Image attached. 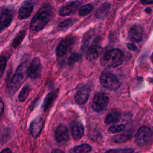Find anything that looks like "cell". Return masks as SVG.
Masks as SVG:
<instances>
[{
  "instance_id": "cell-33",
  "label": "cell",
  "mask_w": 153,
  "mask_h": 153,
  "mask_svg": "<svg viewBox=\"0 0 153 153\" xmlns=\"http://www.w3.org/2000/svg\"><path fill=\"white\" fill-rule=\"evenodd\" d=\"M3 109H4V103L2 102V99L0 97V117L3 112Z\"/></svg>"
},
{
  "instance_id": "cell-3",
  "label": "cell",
  "mask_w": 153,
  "mask_h": 153,
  "mask_svg": "<svg viewBox=\"0 0 153 153\" xmlns=\"http://www.w3.org/2000/svg\"><path fill=\"white\" fill-rule=\"evenodd\" d=\"M82 50L86 58L90 60L96 59L100 52V39L95 35H89L83 39Z\"/></svg>"
},
{
  "instance_id": "cell-4",
  "label": "cell",
  "mask_w": 153,
  "mask_h": 153,
  "mask_svg": "<svg viewBox=\"0 0 153 153\" xmlns=\"http://www.w3.org/2000/svg\"><path fill=\"white\" fill-rule=\"evenodd\" d=\"M123 53L119 49H112L106 51L102 57V63L108 68H115L123 62Z\"/></svg>"
},
{
  "instance_id": "cell-14",
  "label": "cell",
  "mask_w": 153,
  "mask_h": 153,
  "mask_svg": "<svg viewBox=\"0 0 153 153\" xmlns=\"http://www.w3.org/2000/svg\"><path fill=\"white\" fill-rule=\"evenodd\" d=\"M55 139L59 143L66 142L69 140V132L67 127L63 125H59L55 130Z\"/></svg>"
},
{
  "instance_id": "cell-24",
  "label": "cell",
  "mask_w": 153,
  "mask_h": 153,
  "mask_svg": "<svg viewBox=\"0 0 153 153\" xmlns=\"http://www.w3.org/2000/svg\"><path fill=\"white\" fill-rule=\"evenodd\" d=\"M29 91H30V87L27 85L24 86L19 94V96H18L19 100L22 102H24L27 98L29 93Z\"/></svg>"
},
{
  "instance_id": "cell-36",
  "label": "cell",
  "mask_w": 153,
  "mask_h": 153,
  "mask_svg": "<svg viewBox=\"0 0 153 153\" xmlns=\"http://www.w3.org/2000/svg\"><path fill=\"white\" fill-rule=\"evenodd\" d=\"M151 59L152 62L153 63V53L152 54V55H151Z\"/></svg>"
},
{
  "instance_id": "cell-18",
  "label": "cell",
  "mask_w": 153,
  "mask_h": 153,
  "mask_svg": "<svg viewBox=\"0 0 153 153\" xmlns=\"http://www.w3.org/2000/svg\"><path fill=\"white\" fill-rule=\"evenodd\" d=\"M110 9V5L108 2L103 4L100 7L97 9L95 13V16L98 19L104 18L109 13Z\"/></svg>"
},
{
  "instance_id": "cell-5",
  "label": "cell",
  "mask_w": 153,
  "mask_h": 153,
  "mask_svg": "<svg viewBox=\"0 0 153 153\" xmlns=\"http://www.w3.org/2000/svg\"><path fill=\"white\" fill-rule=\"evenodd\" d=\"M100 82L102 86L111 90H117L120 85V82L116 76L108 71L102 72L100 77Z\"/></svg>"
},
{
  "instance_id": "cell-19",
  "label": "cell",
  "mask_w": 153,
  "mask_h": 153,
  "mask_svg": "<svg viewBox=\"0 0 153 153\" xmlns=\"http://www.w3.org/2000/svg\"><path fill=\"white\" fill-rule=\"evenodd\" d=\"M120 117V113L118 111H114L107 114L105 118L106 124H112L117 122Z\"/></svg>"
},
{
  "instance_id": "cell-9",
  "label": "cell",
  "mask_w": 153,
  "mask_h": 153,
  "mask_svg": "<svg viewBox=\"0 0 153 153\" xmlns=\"http://www.w3.org/2000/svg\"><path fill=\"white\" fill-rule=\"evenodd\" d=\"M75 42V38L73 36H68L62 41L56 48V53L59 57L63 56Z\"/></svg>"
},
{
  "instance_id": "cell-35",
  "label": "cell",
  "mask_w": 153,
  "mask_h": 153,
  "mask_svg": "<svg viewBox=\"0 0 153 153\" xmlns=\"http://www.w3.org/2000/svg\"><path fill=\"white\" fill-rule=\"evenodd\" d=\"M0 153H12L11 151L9 148H5L4 150H2Z\"/></svg>"
},
{
  "instance_id": "cell-13",
  "label": "cell",
  "mask_w": 153,
  "mask_h": 153,
  "mask_svg": "<svg viewBox=\"0 0 153 153\" xmlns=\"http://www.w3.org/2000/svg\"><path fill=\"white\" fill-rule=\"evenodd\" d=\"M33 10V4L31 1H27L24 2L19 10V17L20 19L27 18L31 14Z\"/></svg>"
},
{
  "instance_id": "cell-28",
  "label": "cell",
  "mask_w": 153,
  "mask_h": 153,
  "mask_svg": "<svg viewBox=\"0 0 153 153\" xmlns=\"http://www.w3.org/2000/svg\"><path fill=\"white\" fill-rule=\"evenodd\" d=\"M125 129V125L124 124H119V125H114L110 127L109 130L113 133H117L120 131H122Z\"/></svg>"
},
{
  "instance_id": "cell-8",
  "label": "cell",
  "mask_w": 153,
  "mask_h": 153,
  "mask_svg": "<svg viewBox=\"0 0 153 153\" xmlns=\"http://www.w3.org/2000/svg\"><path fill=\"white\" fill-rule=\"evenodd\" d=\"M41 72V64L38 57H34L28 67V76L35 79L40 77Z\"/></svg>"
},
{
  "instance_id": "cell-7",
  "label": "cell",
  "mask_w": 153,
  "mask_h": 153,
  "mask_svg": "<svg viewBox=\"0 0 153 153\" xmlns=\"http://www.w3.org/2000/svg\"><path fill=\"white\" fill-rule=\"evenodd\" d=\"M152 134V131L151 128L147 126H143L138 129L135 134L136 142L138 144H143L148 142Z\"/></svg>"
},
{
  "instance_id": "cell-22",
  "label": "cell",
  "mask_w": 153,
  "mask_h": 153,
  "mask_svg": "<svg viewBox=\"0 0 153 153\" xmlns=\"http://www.w3.org/2000/svg\"><path fill=\"white\" fill-rule=\"evenodd\" d=\"M26 35V31L25 30H20L16 35V36L13 39V41L12 42V46L16 48L17 47L20 45L22 41H23L25 36Z\"/></svg>"
},
{
  "instance_id": "cell-30",
  "label": "cell",
  "mask_w": 153,
  "mask_h": 153,
  "mask_svg": "<svg viewBox=\"0 0 153 153\" xmlns=\"http://www.w3.org/2000/svg\"><path fill=\"white\" fill-rule=\"evenodd\" d=\"M75 20H76L72 19H67L66 20L63 21L62 23H60L59 26L62 29H66V28L69 27V26H71V25H72Z\"/></svg>"
},
{
  "instance_id": "cell-16",
  "label": "cell",
  "mask_w": 153,
  "mask_h": 153,
  "mask_svg": "<svg viewBox=\"0 0 153 153\" xmlns=\"http://www.w3.org/2000/svg\"><path fill=\"white\" fill-rule=\"evenodd\" d=\"M143 35V27L139 25H135L130 29L128 33V37L131 41L139 42L142 39Z\"/></svg>"
},
{
  "instance_id": "cell-37",
  "label": "cell",
  "mask_w": 153,
  "mask_h": 153,
  "mask_svg": "<svg viewBox=\"0 0 153 153\" xmlns=\"http://www.w3.org/2000/svg\"><path fill=\"white\" fill-rule=\"evenodd\" d=\"M117 1H120V0H117Z\"/></svg>"
},
{
  "instance_id": "cell-27",
  "label": "cell",
  "mask_w": 153,
  "mask_h": 153,
  "mask_svg": "<svg viewBox=\"0 0 153 153\" xmlns=\"http://www.w3.org/2000/svg\"><path fill=\"white\" fill-rule=\"evenodd\" d=\"M134 149L132 148H118V149H111L105 153H133Z\"/></svg>"
},
{
  "instance_id": "cell-2",
  "label": "cell",
  "mask_w": 153,
  "mask_h": 153,
  "mask_svg": "<svg viewBox=\"0 0 153 153\" xmlns=\"http://www.w3.org/2000/svg\"><path fill=\"white\" fill-rule=\"evenodd\" d=\"M52 14L51 7L48 4H45L38 11L33 17L30 27L33 31L42 30L50 21Z\"/></svg>"
},
{
  "instance_id": "cell-17",
  "label": "cell",
  "mask_w": 153,
  "mask_h": 153,
  "mask_svg": "<svg viewBox=\"0 0 153 153\" xmlns=\"http://www.w3.org/2000/svg\"><path fill=\"white\" fill-rule=\"evenodd\" d=\"M80 4V2L78 1H75L63 6L59 10V14L62 16H65L75 11L78 8Z\"/></svg>"
},
{
  "instance_id": "cell-21",
  "label": "cell",
  "mask_w": 153,
  "mask_h": 153,
  "mask_svg": "<svg viewBox=\"0 0 153 153\" xmlns=\"http://www.w3.org/2000/svg\"><path fill=\"white\" fill-rule=\"evenodd\" d=\"M131 137V133L129 131H126L115 136L113 137V141L115 143H123L130 139Z\"/></svg>"
},
{
  "instance_id": "cell-32",
  "label": "cell",
  "mask_w": 153,
  "mask_h": 153,
  "mask_svg": "<svg viewBox=\"0 0 153 153\" xmlns=\"http://www.w3.org/2000/svg\"><path fill=\"white\" fill-rule=\"evenodd\" d=\"M140 2L143 5L153 4V0H140Z\"/></svg>"
},
{
  "instance_id": "cell-11",
  "label": "cell",
  "mask_w": 153,
  "mask_h": 153,
  "mask_svg": "<svg viewBox=\"0 0 153 153\" xmlns=\"http://www.w3.org/2000/svg\"><path fill=\"white\" fill-rule=\"evenodd\" d=\"M13 19L12 11L5 9L0 12V31L8 27Z\"/></svg>"
},
{
  "instance_id": "cell-29",
  "label": "cell",
  "mask_w": 153,
  "mask_h": 153,
  "mask_svg": "<svg viewBox=\"0 0 153 153\" xmlns=\"http://www.w3.org/2000/svg\"><path fill=\"white\" fill-rule=\"evenodd\" d=\"M7 62V59L4 56H0V78L4 74Z\"/></svg>"
},
{
  "instance_id": "cell-12",
  "label": "cell",
  "mask_w": 153,
  "mask_h": 153,
  "mask_svg": "<svg viewBox=\"0 0 153 153\" xmlns=\"http://www.w3.org/2000/svg\"><path fill=\"white\" fill-rule=\"evenodd\" d=\"M44 126V121L41 117L33 120L30 126V131L32 137L36 138L41 133Z\"/></svg>"
},
{
  "instance_id": "cell-1",
  "label": "cell",
  "mask_w": 153,
  "mask_h": 153,
  "mask_svg": "<svg viewBox=\"0 0 153 153\" xmlns=\"http://www.w3.org/2000/svg\"><path fill=\"white\" fill-rule=\"evenodd\" d=\"M28 67L27 61L23 62L18 66L11 80L7 85L8 95L13 96L28 76Z\"/></svg>"
},
{
  "instance_id": "cell-10",
  "label": "cell",
  "mask_w": 153,
  "mask_h": 153,
  "mask_svg": "<svg viewBox=\"0 0 153 153\" xmlns=\"http://www.w3.org/2000/svg\"><path fill=\"white\" fill-rule=\"evenodd\" d=\"M71 132L74 139L78 140L81 139L84 133V127L81 122L75 121L71 124Z\"/></svg>"
},
{
  "instance_id": "cell-34",
  "label": "cell",
  "mask_w": 153,
  "mask_h": 153,
  "mask_svg": "<svg viewBox=\"0 0 153 153\" xmlns=\"http://www.w3.org/2000/svg\"><path fill=\"white\" fill-rule=\"evenodd\" d=\"M51 153H63V152L58 148H56L52 151Z\"/></svg>"
},
{
  "instance_id": "cell-20",
  "label": "cell",
  "mask_w": 153,
  "mask_h": 153,
  "mask_svg": "<svg viewBox=\"0 0 153 153\" xmlns=\"http://www.w3.org/2000/svg\"><path fill=\"white\" fill-rule=\"evenodd\" d=\"M56 97V94L54 92H50L48 93L47 96H45L44 103H43V109L44 111H47L50 106H51L53 102Z\"/></svg>"
},
{
  "instance_id": "cell-15",
  "label": "cell",
  "mask_w": 153,
  "mask_h": 153,
  "mask_svg": "<svg viewBox=\"0 0 153 153\" xmlns=\"http://www.w3.org/2000/svg\"><path fill=\"white\" fill-rule=\"evenodd\" d=\"M89 97V88L87 86L81 87L75 95V100L76 103L79 105L84 104Z\"/></svg>"
},
{
  "instance_id": "cell-31",
  "label": "cell",
  "mask_w": 153,
  "mask_h": 153,
  "mask_svg": "<svg viewBox=\"0 0 153 153\" xmlns=\"http://www.w3.org/2000/svg\"><path fill=\"white\" fill-rule=\"evenodd\" d=\"M127 48L132 51H135L137 49L136 46L133 43H127Z\"/></svg>"
},
{
  "instance_id": "cell-23",
  "label": "cell",
  "mask_w": 153,
  "mask_h": 153,
  "mask_svg": "<svg viewBox=\"0 0 153 153\" xmlns=\"http://www.w3.org/2000/svg\"><path fill=\"white\" fill-rule=\"evenodd\" d=\"M91 150V147L88 144H82L74 148V153H88Z\"/></svg>"
},
{
  "instance_id": "cell-25",
  "label": "cell",
  "mask_w": 153,
  "mask_h": 153,
  "mask_svg": "<svg viewBox=\"0 0 153 153\" xmlns=\"http://www.w3.org/2000/svg\"><path fill=\"white\" fill-rule=\"evenodd\" d=\"M93 9V7L91 4H88L82 6L79 10V15L80 16H85L88 14Z\"/></svg>"
},
{
  "instance_id": "cell-6",
  "label": "cell",
  "mask_w": 153,
  "mask_h": 153,
  "mask_svg": "<svg viewBox=\"0 0 153 153\" xmlns=\"http://www.w3.org/2000/svg\"><path fill=\"white\" fill-rule=\"evenodd\" d=\"M109 103V97L104 93H98L95 94L92 102V108L96 112L104 111Z\"/></svg>"
},
{
  "instance_id": "cell-26",
  "label": "cell",
  "mask_w": 153,
  "mask_h": 153,
  "mask_svg": "<svg viewBox=\"0 0 153 153\" xmlns=\"http://www.w3.org/2000/svg\"><path fill=\"white\" fill-rule=\"evenodd\" d=\"M82 59V56L81 54L78 53H73L68 58V63L70 65H72L76 62L80 61Z\"/></svg>"
}]
</instances>
